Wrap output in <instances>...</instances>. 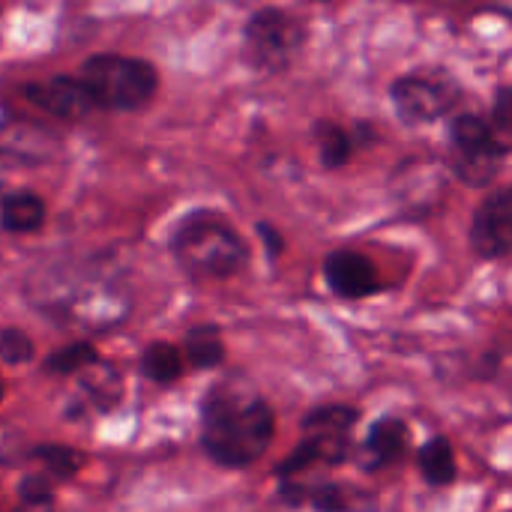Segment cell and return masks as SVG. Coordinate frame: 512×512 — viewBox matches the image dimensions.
I'll return each instance as SVG.
<instances>
[{
	"instance_id": "cell-1",
	"label": "cell",
	"mask_w": 512,
	"mask_h": 512,
	"mask_svg": "<svg viewBox=\"0 0 512 512\" xmlns=\"http://www.w3.org/2000/svg\"><path fill=\"white\" fill-rule=\"evenodd\" d=\"M204 450L225 468H246L258 462L273 441V411L258 396L234 384L213 390L204 399Z\"/></svg>"
},
{
	"instance_id": "cell-2",
	"label": "cell",
	"mask_w": 512,
	"mask_h": 512,
	"mask_svg": "<svg viewBox=\"0 0 512 512\" xmlns=\"http://www.w3.org/2000/svg\"><path fill=\"white\" fill-rule=\"evenodd\" d=\"M30 300L51 318L78 330H108L129 312L123 288L72 267H42L27 279Z\"/></svg>"
},
{
	"instance_id": "cell-3",
	"label": "cell",
	"mask_w": 512,
	"mask_h": 512,
	"mask_svg": "<svg viewBox=\"0 0 512 512\" xmlns=\"http://www.w3.org/2000/svg\"><path fill=\"white\" fill-rule=\"evenodd\" d=\"M174 255L189 276L225 279L243 270L249 258L246 240L219 213H189L174 231Z\"/></svg>"
},
{
	"instance_id": "cell-4",
	"label": "cell",
	"mask_w": 512,
	"mask_h": 512,
	"mask_svg": "<svg viewBox=\"0 0 512 512\" xmlns=\"http://www.w3.org/2000/svg\"><path fill=\"white\" fill-rule=\"evenodd\" d=\"M78 78L96 105L114 108V111H135L147 105L159 87V75L153 63L138 60V57H123V54L87 57Z\"/></svg>"
},
{
	"instance_id": "cell-5",
	"label": "cell",
	"mask_w": 512,
	"mask_h": 512,
	"mask_svg": "<svg viewBox=\"0 0 512 512\" xmlns=\"http://www.w3.org/2000/svg\"><path fill=\"white\" fill-rule=\"evenodd\" d=\"M450 165L468 186H489L504 159V144L492 135V126L477 114H462L450 126Z\"/></svg>"
},
{
	"instance_id": "cell-6",
	"label": "cell",
	"mask_w": 512,
	"mask_h": 512,
	"mask_svg": "<svg viewBox=\"0 0 512 512\" xmlns=\"http://www.w3.org/2000/svg\"><path fill=\"white\" fill-rule=\"evenodd\" d=\"M306 27L282 9H258L246 24V60L261 72H282L303 48Z\"/></svg>"
},
{
	"instance_id": "cell-7",
	"label": "cell",
	"mask_w": 512,
	"mask_h": 512,
	"mask_svg": "<svg viewBox=\"0 0 512 512\" xmlns=\"http://www.w3.org/2000/svg\"><path fill=\"white\" fill-rule=\"evenodd\" d=\"M396 114L408 123H432L444 117L462 96L459 81L447 69H429V72H411L393 81L390 87Z\"/></svg>"
},
{
	"instance_id": "cell-8",
	"label": "cell",
	"mask_w": 512,
	"mask_h": 512,
	"mask_svg": "<svg viewBox=\"0 0 512 512\" xmlns=\"http://www.w3.org/2000/svg\"><path fill=\"white\" fill-rule=\"evenodd\" d=\"M471 246L483 258H504L512 252V189H498L483 198L471 222Z\"/></svg>"
},
{
	"instance_id": "cell-9",
	"label": "cell",
	"mask_w": 512,
	"mask_h": 512,
	"mask_svg": "<svg viewBox=\"0 0 512 512\" xmlns=\"http://www.w3.org/2000/svg\"><path fill=\"white\" fill-rule=\"evenodd\" d=\"M24 93L33 105H39L42 111H48L51 117H60V120H81L96 105L90 99L87 87L81 84V78H69V75H57V78L39 81V84H27Z\"/></svg>"
},
{
	"instance_id": "cell-10",
	"label": "cell",
	"mask_w": 512,
	"mask_h": 512,
	"mask_svg": "<svg viewBox=\"0 0 512 512\" xmlns=\"http://www.w3.org/2000/svg\"><path fill=\"white\" fill-rule=\"evenodd\" d=\"M324 276H327V285L333 288V294H339L345 300H363L378 291V270L360 252L342 249V252L327 255Z\"/></svg>"
},
{
	"instance_id": "cell-11",
	"label": "cell",
	"mask_w": 512,
	"mask_h": 512,
	"mask_svg": "<svg viewBox=\"0 0 512 512\" xmlns=\"http://www.w3.org/2000/svg\"><path fill=\"white\" fill-rule=\"evenodd\" d=\"M405 444H408V429H405L402 420H396V417L378 420L369 429V438H366V456H369L366 459V468L378 471V468L393 465L402 456Z\"/></svg>"
},
{
	"instance_id": "cell-12",
	"label": "cell",
	"mask_w": 512,
	"mask_h": 512,
	"mask_svg": "<svg viewBox=\"0 0 512 512\" xmlns=\"http://www.w3.org/2000/svg\"><path fill=\"white\" fill-rule=\"evenodd\" d=\"M45 225V201L33 192H12L0 204V228L9 234H33Z\"/></svg>"
},
{
	"instance_id": "cell-13",
	"label": "cell",
	"mask_w": 512,
	"mask_h": 512,
	"mask_svg": "<svg viewBox=\"0 0 512 512\" xmlns=\"http://www.w3.org/2000/svg\"><path fill=\"white\" fill-rule=\"evenodd\" d=\"M81 390L87 393L90 405L99 408V411H108L111 405H117V399L123 393L120 375L105 360H99V363H93L90 369L81 372Z\"/></svg>"
},
{
	"instance_id": "cell-14",
	"label": "cell",
	"mask_w": 512,
	"mask_h": 512,
	"mask_svg": "<svg viewBox=\"0 0 512 512\" xmlns=\"http://www.w3.org/2000/svg\"><path fill=\"white\" fill-rule=\"evenodd\" d=\"M417 465L429 486H450L456 480V456H453V444L447 438H432L420 450Z\"/></svg>"
},
{
	"instance_id": "cell-15",
	"label": "cell",
	"mask_w": 512,
	"mask_h": 512,
	"mask_svg": "<svg viewBox=\"0 0 512 512\" xmlns=\"http://www.w3.org/2000/svg\"><path fill=\"white\" fill-rule=\"evenodd\" d=\"M192 363V369H213L225 360V345L219 336V327L213 324H201L192 327L186 333V357Z\"/></svg>"
},
{
	"instance_id": "cell-16",
	"label": "cell",
	"mask_w": 512,
	"mask_h": 512,
	"mask_svg": "<svg viewBox=\"0 0 512 512\" xmlns=\"http://www.w3.org/2000/svg\"><path fill=\"white\" fill-rule=\"evenodd\" d=\"M354 423H357L354 408H348V405H324V408H315L312 414H306L303 432L321 435V438H345Z\"/></svg>"
},
{
	"instance_id": "cell-17",
	"label": "cell",
	"mask_w": 512,
	"mask_h": 512,
	"mask_svg": "<svg viewBox=\"0 0 512 512\" xmlns=\"http://www.w3.org/2000/svg\"><path fill=\"white\" fill-rule=\"evenodd\" d=\"M141 372L156 384H174L183 375V354L168 342H156L144 351Z\"/></svg>"
},
{
	"instance_id": "cell-18",
	"label": "cell",
	"mask_w": 512,
	"mask_h": 512,
	"mask_svg": "<svg viewBox=\"0 0 512 512\" xmlns=\"http://www.w3.org/2000/svg\"><path fill=\"white\" fill-rule=\"evenodd\" d=\"M27 135H30V126H24V129L21 126L6 129L0 135V153H15L24 162H45L51 156L57 138L54 135H39L36 141H27Z\"/></svg>"
},
{
	"instance_id": "cell-19",
	"label": "cell",
	"mask_w": 512,
	"mask_h": 512,
	"mask_svg": "<svg viewBox=\"0 0 512 512\" xmlns=\"http://www.w3.org/2000/svg\"><path fill=\"white\" fill-rule=\"evenodd\" d=\"M315 138H318V153H321L324 168H342L351 159V138L342 126L321 120L315 126Z\"/></svg>"
},
{
	"instance_id": "cell-20",
	"label": "cell",
	"mask_w": 512,
	"mask_h": 512,
	"mask_svg": "<svg viewBox=\"0 0 512 512\" xmlns=\"http://www.w3.org/2000/svg\"><path fill=\"white\" fill-rule=\"evenodd\" d=\"M33 459L42 462L48 468L51 477L57 480H72L81 474L84 468V456L72 447H63V444H45V447H36L33 450Z\"/></svg>"
},
{
	"instance_id": "cell-21",
	"label": "cell",
	"mask_w": 512,
	"mask_h": 512,
	"mask_svg": "<svg viewBox=\"0 0 512 512\" xmlns=\"http://www.w3.org/2000/svg\"><path fill=\"white\" fill-rule=\"evenodd\" d=\"M93 363H99V354L93 351V345L87 342H72L60 351H54L45 360V372L51 375H81L84 369H90Z\"/></svg>"
},
{
	"instance_id": "cell-22",
	"label": "cell",
	"mask_w": 512,
	"mask_h": 512,
	"mask_svg": "<svg viewBox=\"0 0 512 512\" xmlns=\"http://www.w3.org/2000/svg\"><path fill=\"white\" fill-rule=\"evenodd\" d=\"M0 360L6 366H21V363L33 360V339L15 327L0 330Z\"/></svg>"
},
{
	"instance_id": "cell-23",
	"label": "cell",
	"mask_w": 512,
	"mask_h": 512,
	"mask_svg": "<svg viewBox=\"0 0 512 512\" xmlns=\"http://www.w3.org/2000/svg\"><path fill=\"white\" fill-rule=\"evenodd\" d=\"M18 495H21L24 507H51V498H54L51 480L48 477H27V480H21Z\"/></svg>"
},
{
	"instance_id": "cell-24",
	"label": "cell",
	"mask_w": 512,
	"mask_h": 512,
	"mask_svg": "<svg viewBox=\"0 0 512 512\" xmlns=\"http://www.w3.org/2000/svg\"><path fill=\"white\" fill-rule=\"evenodd\" d=\"M495 129L512 138V87H501L495 96Z\"/></svg>"
},
{
	"instance_id": "cell-25",
	"label": "cell",
	"mask_w": 512,
	"mask_h": 512,
	"mask_svg": "<svg viewBox=\"0 0 512 512\" xmlns=\"http://www.w3.org/2000/svg\"><path fill=\"white\" fill-rule=\"evenodd\" d=\"M258 234L264 237V246H267V255L270 258H276V255H282V249H285V243H282V234L273 228V225H267V222H261L258 225Z\"/></svg>"
},
{
	"instance_id": "cell-26",
	"label": "cell",
	"mask_w": 512,
	"mask_h": 512,
	"mask_svg": "<svg viewBox=\"0 0 512 512\" xmlns=\"http://www.w3.org/2000/svg\"><path fill=\"white\" fill-rule=\"evenodd\" d=\"M0 399H3V384H0Z\"/></svg>"
}]
</instances>
